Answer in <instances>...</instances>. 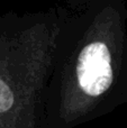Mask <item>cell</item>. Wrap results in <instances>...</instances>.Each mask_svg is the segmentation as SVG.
Here are the masks:
<instances>
[{"label": "cell", "mask_w": 127, "mask_h": 128, "mask_svg": "<svg viewBox=\"0 0 127 128\" xmlns=\"http://www.w3.org/2000/svg\"><path fill=\"white\" fill-rule=\"evenodd\" d=\"M44 128H76L127 104V2L61 4Z\"/></svg>", "instance_id": "cell-1"}]
</instances>
